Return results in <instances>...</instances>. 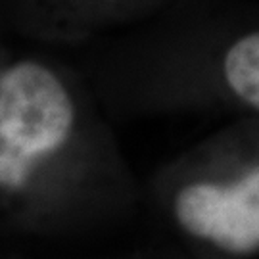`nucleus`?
<instances>
[{
	"label": "nucleus",
	"mask_w": 259,
	"mask_h": 259,
	"mask_svg": "<svg viewBox=\"0 0 259 259\" xmlns=\"http://www.w3.org/2000/svg\"><path fill=\"white\" fill-rule=\"evenodd\" d=\"M79 106L69 79L47 58L8 54L0 65V196L42 183L73 146Z\"/></svg>",
	"instance_id": "obj_1"
},
{
	"label": "nucleus",
	"mask_w": 259,
	"mask_h": 259,
	"mask_svg": "<svg viewBox=\"0 0 259 259\" xmlns=\"http://www.w3.org/2000/svg\"><path fill=\"white\" fill-rule=\"evenodd\" d=\"M181 225L231 250L259 246V169L231 186L190 185L177 196Z\"/></svg>",
	"instance_id": "obj_2"
},
{
	"label": "nucleus",
	"mask_w": 259,
	"mask_h": 259,
	"mask_svg": "<svg viewBox=\"0 0 259 259\" xmlns=\"http://www.w3.org/2000/svg\"><path fill=\"white\" fill-rule=\"evenodd\" d=\"M14 25L37 40H60L75 35L87 0H8Z\"/></svg>",
	"instance_id": "obj_3"
},
{
	"label": "nucleus",
	"mask_w": 259,
	"mask_h": 259,
	"mask_svg": "<svg viewBox=\"0 0 259 259\" xmlns=\"http://www.w3.org/2000/svg\"><path fill=\"white\" fill-rule=\"evenodd\" d=\"M223 69L232 93L259 110V31L242 37L229 48Z\"/></svg>",
	"instance_id": "obj_4"
},
{
	"label": "nucleus",
	"mask_w": 259,
	"mask_h": 259,
	"mask_svg": "<svg viewBox=\"0 0 259 259\" xmlns=\"http://www.w3.org/2000/svg\"><path fill=\"white\" fill-rule=\"evenodd\" d=\"M8 54H10V52H8V48L4 47V42L0 40V65H2V62L6 60V56H8Z\"/></svg>",
	"instance_id": "obj_5"
}]
</instances>
